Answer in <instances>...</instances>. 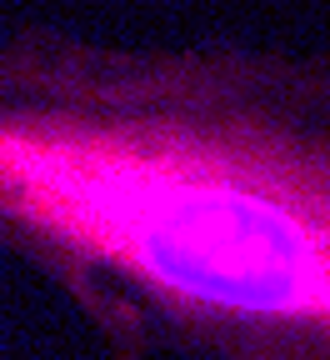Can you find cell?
I'll use <instances>...</instances> for the list:
<instances>
[{
  "instance_id": "6da1fadb",
  "label": "cell",
  "mask_w": 330,
  "mask_h": 360,
  "mask_svg": "<svg viewBox=\"0 0 330 360\" xmlns=\"http://www.w3.org/2000/svg\"><path fill=\"white\" fill-rule=\"evenodd\" d=\"M0 245L125 355L330 360V60L6 40Z\"/></svg>"
}]
</instances>
